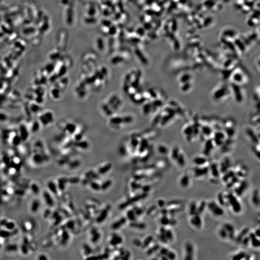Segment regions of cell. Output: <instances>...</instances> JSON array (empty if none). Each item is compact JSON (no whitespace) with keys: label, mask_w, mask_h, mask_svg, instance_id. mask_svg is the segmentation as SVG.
<instances>
[{"label":"cell","mask_w":260,"mask_h":260,"mask_svg":"<svg viewBox=\"0 0 260 260\" xmlns=\"http://www.w3.org/2000/svg\"><path fill=\"white\" fill-rule=\"evenodd\" d=\"M133 121L134 117L131 115L125 114L114 117L112 116L109 118V124L113 130H119L131 124Z\"/></svg>","instance_id":"cell-1"},{"label":"cell","mask_w":260,"mask_h":260,"mask_svg":"<svg viewBox=\"0 0 260 260\" xmlns=\"http://www.w3.org/2000/svg\"><path fill=\"white\" fill-rule=\"evenodd\" d=\"M230 95H232L231 86L226 84L218 85L213 89L212 94L213 100L217 102L224 101Z\"/></svg>","instance_id":"cell-2"},{"label":"cell","mask_w":260,"mask_h":260,"mask_svg":"<svg viewBox=\"0 0 260 260\" xmlns=\"http://www.w3.org/2000/svg\"><path fill=\"white\" fill-rule=\"evenodd\" d=\"M104 101L108 103L109 105L105 103L104 101L102 102L101 104L106 105L107 109H109V108H110V110H109L110 117H109L112 116L110 109H113L114 113L116 114L122 109V106H123V100H122V98H121V97L117 94H110L107 98V99H105Z\"/></svg>","instance_id":"cell-3"},{"label":"cell","mask_w":260,"mask_h":260,"mask_svg":"<svg viewBox=\"0 0 260 260\" xmlns=\"http://www.w3.org/2000/svg\"><path fill=\"white\" fill-rule=\"evenodd\" d=\"M225 195L227 200L226 207L230 208L232 212L235 214L240 213L242 211V206L239 197L233 192L225 193Z\"/></svg>","instance_id":"cell-4"},{"label":"cell","mask_w":260,"mask_h":260,"mask_svg":"<svg viewBox=\"0 0 260 260\" xmlns=\"http://www.w3.org/2000/svg\"><path fill=\"white\" fill-rule=\"evenodd\" d=\"M207 209L215 217H221L225 213L224 208L216 201H211L207 202Z\"/></svg>","instance_id":"cell-5"},{"label":"cell","mask_w":260,"mask_h":260,"mask_svg":"<svg viewBox=\"0 0 260 260\" xmlns=\"http://www.w3.org/2000/svg\"><path fill=\"white\" fill-rule=\"evenodd\" d=\"M230 80L232 83L242 85L248 82V77L242 70L238 69L234 71L230 76Z\"/></svg>","instance_id":"cell-6"},{"label":"cell","mask_w":260,"mask_h":260,"mask_svg":"<svg viewBox=\"0 0 260 260\" xmlns=\"http://www.w3.org/2000/svg\"><path fill=\"white\" fill-rule=\"evenodd\" d=\"M241 86L234 83L230 86L232 96L236 102L240 104L243 102L245 98V92Z\"/></svg>","instance_id":"cell-7"},{"label":"cell","mask_w":260,"mask_h":260,"mask_svg":"<svg viewBox=\"0 0 260 260\" xmlns=\"http://www.w3.org/2000/svg\"><path fill=\"white\" fill-rule=\"evenodd\" d=\"M249 187V183L245 179H242L233 187V193L238 197H242Z\"/></svg>","instance_id":"cell-8"},{"label":"cell","mask_w":260,"mask_h":260,"mask_svg":"<svg viewBox=\"0 0 260 260\" xmlns=\"http://www.w3.org/2000/svg\"><path fill=\"white\" fill-rule=\"evenodd\" d=\"M210 173L209 165L203 166H195L192 170L193 176L196 178H201L206 177Z\"/></svg>","instance_id":"cell-9"},{"label":"cell","mask_w":260,"mask_h":260,"mask_svg":"<svg viewBox=\"0 0 260 260\" xmlns=\"http://www.w3.org/2000/svg\"><path fill=\"white\" fill-rule=\"evenodd\" d=\"M184 258L185 260H193L195 256V248L191 241L185 242L184 246Z\"/></svg>","instance_id":"cell-10"},{"label":"cell","mask_w":260,"mask_h":260,"mask_svg":"<svg viewBox=\"0 0 260 260\" xmlns=\"http://www.w3.org/2000/svg\"><path fill=\"white\" fill-rule=\"evenodd\" d=\"M232 162L231 159L228 157L224 158L220 163H219V167L221 175L232 168Z\"/></svg>","instance_id":"cell-11"},{"label":"cell","mask_w":260,"mask_h":260,"mask_svg":"<svg viewBox=\"0 0 260 260\" xmlns=\"http://www.w3.org/2000/svg\"><path fill=\"white\" fill-rule=\"evenodd\" d=\"M189 223L193 228L197 230H200L202 228L203 225V220L201 215L196 214L190 216Z\"/></svg>","instance_id":"cell-12"},{"label":"cell","mask_w":260,"mask_h":260,"mask_svg":"<svg viewBox=\"0 0 260 260\" xmlns=\"http://www.w3.org/2000/svg\"><path fill=\"white\" fill-rule=\"evenodd\" d=\"M112 163L110 162H105L100 164L98 166L97 172L98 175H105L110 172L112 169Z\"/></svg>","instance_id":"cell-13"},{"label":"cell","mask_w":260,"mask_h":260,"mask_svg":"<svg viewBox=\"0 0 260 260\" xmlns=\"http://www.w3.org/2000/svg\"><path fill=\"white\" fill-rule=\"evenodd\" d=\"M225 230L227 231L228 234V239L231 240H234L236 235V232H235V229L234 225L232 224L225 222L222 225Z\"/></svg>","instance_id":"cell-14"},{"label":"cell","mask_w":260,"mask_h":260,"mask_svg":"<svg viewBox=\"0 0 260 260\" xmlns=\"http://www.w3.org/2000/svg\"><path fill=\"white\" fill-rule=\"evenodd\" d=\"M124 240V238L121 235L117 233H114L109 237V243L113 247H117L122 244Z\"/></svg>","instance_id":"cell-15"},{"label":"cell","mask_w":260,"mask_h":260,"mask_svg":"<svg viewBox=\"0 0 260 260\" xmlns=\"http://www.w3.org/2000/svg\"><path fill=\"white\" fill-rule=\"evenodd\" d=\"M209 170L212 177L220 178L221 174L218 163L215 162L211 163L209 165Z\"/></svg>","instance_id":"cell-16"},{"label":"cell","mask_w":260,"mask_h":260,"mask_svg":"<svg viewBox=\"0 0 260 260\" xmlns=\"http://www.w3.org/2000/svg\"><path fill=\"white\" fill-rule=\"evenodd\" d=\"M127 219L125 216L120 217H119L116 220H115L112 224H111V228L112 230H119L120 229L125 225L127 223Z\"/></svg>","instance_id":"cell-17"},{"label":"cell","mask_w":260,"mask_h":260,"mask_svg":"<svg viewBox=\"0 0 260 260\" xmlns=\"http://www.w3.org/2000/svg\"><path fill=\"white\" fill-rule=\"evenodd\" d=\"M251 201L254 206L259 207L260 204V193L259 189L256 188L252 191L251 195Z\"/></svg>","instance_id":"cell-18"},{"label":"cell","mask_w":260,"mask_h":260,"mask_svg":"<svg viewBox=\"0 0 260 260\" xmlns=\"http://www.w3.org/2000/svg\"><path fill=\"white\" fill-rule=\"evenodd\" d=\"M235 175H237L239 178L245 179L248 174V169L245 165H240L238 168L234 170Z\"/></svg>","instance_id":"cell-19"},{"label":"cell","mask_w":260,"mask_h":260,"mask_svg":"<svg viewBox=\"0 0 260 260\" xmlns=\"http://www.w3.org/2000/svg\"><path fill=\"white\" fill-rule=\"evenodd\" d=\"M193 162L195 166H201L208 164V159L207 157L203 155L197 156L194 157Z\"/></svg>","instance_id":"cell-20"},{"label":"cell","mask_w":260,"mask_h":260,"mask_svg":"<svg viewBox=\"0 0 260 260\" xmlns=\"http://www.w3.org/2000/svg\"><path fill=\"white\" fill-rule=\"evenodd\" d=\"M250 232V228L248 227H244L240 230V232H239L238 234H236L234 240L238 243L240 244L242 239H243L245 236L248 235Z\"/></svg>","instance_id":"cell-21"},{"label":"cell","mask_w":260,"mask_h":260,"mask_svg":"<svg viewBox=\"0 0 260 260\" xmlns=\"http://www.w3.org/2000/svg\"><path fill=\"white\" fill-rule=\"evenodd\" d=\"M90 240L93 243H97L101 238V234L100 231L97 228H92L90 231Z\"/></svg>","instance_id":"cell-22"},{"label":"cell","mask_w":260,"mask_h":260,"mask_svg":"<svg viewBox=\"0 0 260 260\" xmlns=\"http://www.w3.org/2000/svg\"><path fill=\"white\" fill-rule=\"evenodd\" d=\"M249 235L250 239V245L254 248H259L260 246V238L257 237L254 232L251 231L249 233Z\"/></svg>","instance_id":"cell-23"},{"label":"cell","mask_w":260,"mask_h":260,"mask_svg":"<svg viewBox=\"0 0 260 260\" xmlns=\"http://www.w3.org/2000/svg\"><path fill=\"white\" fill-rule=\"evenodd\" d=\"M221 175V180L222 182L225 184L235 175V172L234 170L230 169Z\"/></svg>","instance_id":"cell-24"},{"label":"cell","mask_w":260,"mask_h":260,"mask_svg":"<svg viewBox=\"0 0 260 260\" xmlns=\"http://www.w3.org/2000/svg\"><path fill=\"white\" fill-rule=\"evenodd\" d=\"M190 183V178L187 174H184L181 177L179 180V185L184 189H186L189 186Z\"/></svg>","instance_id":"cell-25"},{"label":"cell","mask_w":260,"mask_h":260,"mask_svg":"<svg viewBox=\"0 0 260 260\" xmlns=\"http://www.w3.org/2000/svg\"><path fill=\"white\" fill-rule=\"evenodd\" d=\"M216 199L217 203L221 205L223 207L227 206V200L225 197V193L224 192H219L217 195Z\"/></svg>","instance_id":"cell-26"},{"label":"cell","mask_w":260,"mask_h":260,"mask_svg":"<svg viewBox=\"0 0 260 260\" xmlns=\"http://www.w3.org/2000/svg\"><path fill=\"white\" fill-rule=\"evenodd\" d=\"M207 202L204 200L200 201V202L197 203V214L202 215L204 213L205 210L207 209Z\"/></svg>","instance_id":"cell-27"},{"label":"cell","mask_w":260,"mask_h":260,"mask_svg":"<svg viewBox=\"0 0 260 260\" xmlns=\"http://www.w3.org/2000/svg\"><path fill=\"white\" fill-rule=\"evenodd\" d=\"M215 146L213 141L208 142L207 143L205 144V147H204V150L203 151V155L205 156H209L211 153L212 152V150H213L214 148V146Z\"/></svg>","instance_id":"cell-28"},{"label":"cell","mask_w":260,"mask_h":260,"mask_svg":"<svg viewBox=\"0 0 260 260\" xmlns=\"http://www.w3.org/2000/svg\"><path fill=\"white\" fill-rule=\"evenodd\" d=\"M181 151H182V150L178 146H176L173 147L170 151V156L171 159L174 162H175V160L177 159Z\"/></svg>","instance_id":"cell-29"},{"label":"cell","mask_w":260,"mask_h":260,"mask_svg":"<svg viewBox=\"0 0 260 260\" xmlns=\"http://www.w3.org/2000/svg\"><path fill=\"white\" fill-rule=\"evenodd\" d=\"M109 211L106 209L105 210V208H104L103 211L101 210V212H100V213L99 214L98 216V217L97 218V223L98 224H101L104 222V221L106 219L107 220V219L108 218V215H109Z\"/></svg>","instance_id":"cell-30"},{"label":"cell","mask_w":260,"mask_h":260,"mask_svg":"<svg viewBox=\"0 0 260 260\" xmlns=\"http://www.w3.org/2000/svg\"><path fill=\"white\" fill-rule=\"evenodd\" d=\"M184 201L179 199H174L166 202V207L171 208L183 205Z\"/></svg>","instance_id":"cell-31"},{"label":"cell","mask_w":260,"mask_h":260,"mask_svg":"<svg viewBox=\"0 0 260 260\" xmlns=\"http://www.w3.org/2000/svg\"><path fill=\"white\" fill-rule=\"evenodd\" d=\"M175 162L177 163L178 166L181 167V168L185 166V164H186V159H185V155L183 153V152H182V151L181 152Z\"/></svg>","instance_id":"cell-32"},{"label":"cell","mask_w":260,"mask_h":260,"mask_svg":"<svg viewBox=\"0 0 260 260\" xmlns=\"http://www.w3.org/2000/svg\"><path fill=\"white\" fill-rule=\"evenodd\" d=\"M95 180L97 179L91 181V182L89 183V185L92 190H93L94 192H99V191H101V184Z\"/></svg>","instance_id":"cell-33"},{"label":"cell","mask_w":260,"mask_h":260,"mask_svg":"<svg viewBox=\"0 0 260 260\" xmlns=\"http://www.w3.org/2000/svg\"><path fill=\"white\" fill-rule=\"evenodd\" d=\"M241 179L239 178L237 175H235L231 180L229 181L228 183L225 184V186L228 189L233 188L239 181Z\"/></svg>","instance_id":"cell-34"},{"label":"cell","mask_w":260,"mask_h":260,"mask_svg":"<svg viewBox=\"0 0 260 260\" xmlns=\"http://www.w3.org/2000/svg\"><path fill=\"white\" fill-rule=\"evenodd\" d=\"M154 237L152 235H147L144 239L143 241H142V247L143 248H148L149 246H150L154 241Z\"/></svg>","instance_id":"cell-35"},{"label":"cell","mask_w":260,"mask_h":260,"mask_svg":"<svg viewBox=\"0 0 260 260\" xmlns=\"http://www.w3.org/2000/svg\"><path fill=\"white\" fill-rule=\"evenodd\" d=\"M197 203L195 201L191 202L189 206V216H191L197 214Z\"/></svg>","instance_id":"cell-36"},{"label":"cell","mask_w":260,"mask_h":260,"mask_svg":"<svg viewBox=\"0 0 260 260\" xmlns=\"http://www.w3.org/2000/svg\"><path fill=\"white\" fill-rule=\"evenodd\" d=\"M247 252L245 251H239L237 252V254L234 255L232 257V260H244L245 259L246 256L247 255Z\"/></svg>","instance_id":"cell-37"},{"label":"cell","mask_w":260,"mask_h":260,"mask_svg":"<svg viewBox=\"0 0 260 260\" xmlns=\"http://www.w3.org/2000/svg\"><path fill=\"white\" fill-rule=\"evenodd\" d=\"M112 185V181L111 180L107 179L101 184V190L102 191H107V190L110 189Z\"/></svg>","instance_id":"cell-38"},{"label":"cell","mask_w":260,"mask_h":260,"mask_svg":"<svg viewBox=\"0 0 260 260\" xmlns=\"http://www.w3.org/2000/svg\"><path fill=\"white\" fill-rule=\"evenodd\" d=\"M43 196H44V199H45V203L47 205H49L51 207L54 205V200L52 199L53 198H52L50 193H48V192H46V191L44 192Z\"/></svg>","instance_id":"cell-39"},{"label":"cell","mask_w":260,"mask_h":260,"mask_svg":"<svg viewBox=\"0 0 260 260\" xmlns=\"http://www.w3.org/2000/svg\"><path fill=\"white\" fill-rule=\"evenodd\" d=\"M149 247H150V248L147 249V254L150 255L153 254L157 251H158L159 249H160V245L156 244H153V245H151Z\"/></svg>","instance_id":"cell-40"},{"label":"cell","mask_w":260,"mask_h":260,"mask_svg":"<svg viewBox=\"0 0 260 260\" xmlns=\"http://www.w3.org/2000/svg\"><path fill=\"white\" fill-rule=\"evenodd\" d=\"M165 235L168 242H172L174 240V234L173 230L167 228L165 229Z\"/></svg>","instance_id":"cell-41"},{"label":"cell","mask_w":260,"mask_h":260,"mask_svg":"<svg viewBox=\"0 0 260 260\" xmlns=\"http://www.w3.org/2000/svg\"><path fill=\"white\" fill-rule=\"evenodd\" d=\"M218 235L219 237L223 240L228 239V233H227V231L225 230V229L222 226L219 229Z\"/></svg>","instance_id":"cell-42"},{"label":"cell","mask_w":260,"mask_h":260,"mask_svg":"<svg viewBox=\"0 0 260 260\" xmlns=\"http://www.w3.org/2000/svg\"><path fill=\"white\" fill-rule=\"evenodd\" d=\"M158 151L159 153L162 154V155H165L166 154L168 153L169 152L168 148L166 145H160L158 147Z\"/></svg>","instance_id":"cell-43"},{"label":"cell","mask_w":260,"mask_h":260,"mask_svg":"<svg viewBox=\"0 0 260 260\" xmlns=\"http://www.w3.org/2000/svg\"><path fill=\"white\" fill-rule=\"evenodd\" d=\"M158 208L157 206V205H153L151 206H150L147 210H146V212H146L147 215H148V216H151L153 214L154 212L157 211Z\"/></svg>","instance_id":"cell-44"},{"label":"cell","mask_w":260,"mask_h":260,"mask_svg":"<svg viewBox=\"0 0 260 260\" xmlns=\"http://www.w3.org/2000/svg\"><path fill=\"white\" fill-rule=\"evenodd\" d=\"M166 256L168 260H174L177 258V255L175 251L170 250L168 252Z\"/></svg>","instance_id":"cell-45"},{"label":"cell","mask_w":260,"mask_h":260,"mask_svg":"<svg viewBox=\"0 0 260 260\" xmlns=\"http://www.w3.org/2000/svg\"><path fill=\"white\" fill-rule=\"evenodd\" d=\"M39 202L38 201H33L31 204V211L34 212H37L38 211L39 208Z\"/></svg>","instance_id":"cell-46"},{"label":"cell","mask_w":260,"mask_h":260,"mask_svg":"<svg viewBox=\"0 0 260 260\" xmlns=\"http://www.w3.org/2000/svg\"><path fill=\"white\" fill-rule=\"evenodd\" d=\"M240 243L245 247H248L250 245V239L249 237V234L246 235L243 239H242Z\"/></svg>","instance_id":"cell-47"},{"label":"cell","mask_w":260,"mask_h":260,"mask_svg":"<svg viewBox=\"0 0 260 260\" xmlns=\"http://www.w3.org/2000/svg\"><path fill=\"white\" fill-rule=\"evenodd\" d=\"M157 206L158 208H159L160 209L166 207V201L165 200L162 198H160L159 200L157 201Z\"/></svg>","instance_id":"cell-48"},{"label":"cell","mask_w":260,"mask_h":260,"mask_svg":"<svg viewBox=\"0 0 260 260\" xmlns=\"http://www.w3.org/2000/svg\"><path fill=\"white\" fill-rule=\"evenodd\" d=\"M219 182H220L219 178L212 177V178L210 179V182L213 185H218L219 184Z\"/></svg>","instance_id":"cell-49"},{"label":"cell","mask_w":260,"mask_h":260,"mask_svg":"<svg viewBox=\"0 0 260 260\" xmlns=\"http://www.w3.org/2000/svg\"><path fill=\"white\" fill-rule=\"evenodd\" d=\"M254 234L256 236H257V237H258V238H260V228L259 227L256 228L255 229L254 231Z\"/></svg>","instance_id":"cell-50"},{"label":"cell","mask_w":260,"mask_h":260,"mask_svg":"<svg viewBox=\"0 0 260 260\" xmlns=\"http://www.w3.org/2000/svg\"><path fill=\"white\" fill-rule=\"evenodd\" d=\"M38 259L39 260H46L47 259V257H46V256L44 255H40L39 256Z\"/></svg>","instance_id":"cell-51"}]
</instances>
